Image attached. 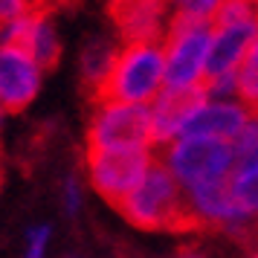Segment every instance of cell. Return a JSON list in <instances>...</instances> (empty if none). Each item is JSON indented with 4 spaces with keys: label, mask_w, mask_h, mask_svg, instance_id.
Returning a JSON list of instances; mask_svg holds the SVG:
<instances>
[{
    "label": "cell",
    "mask_w": 258,
    "mask_h": 258,
    "mask_svg": "<svg viewBox=\"0 0 258 258\" xmlns=\"http://www.w3.org/2000/svg\"><path fill=\"white\" fill-rule=\"evenodd\" d=\"M125 221L140 229H157V232H186L195 229V221L188 215L186 191L177 186V180L168 174L160 160L145 171L140 186L116 206Z\"/></svg>",
    "instance_id": "cell-1"
},
{
    "label": "cell",
    "mask_w": 258,
    "mask_h": 258,
    "mask_svg": "<svg viewBox=\"0 0 258 258\" xmlns=\"http://www.w3.org/2000/svg\"><path fill=\"white\" fill-rule=\"evenodd\" d=\"M165 90V52L163 41L145 44H119L113 70L102 84L96 99L128 102V105H151Z\"/></svg>",
    "instance_id": "cell-2"
},
{
    "label": "cell",
    "mask_w": 258,
    "mask_h": 258,
    "mask_svg": "<svg viewBox=\"0 0 258 258\" xmlns=\"http://www.w3.org/2000/svg\"><path fill=\"white\" fill-rule=\"evenodd\" d=\"M157 160L168 168L183 191L229 183L235 171L232 142L203 140V137H180L157 151Z\"/></svg>",
    "instance_id": "cell-3"
},
{
    "label": "cell",
    "mask_w": 258,
    "mask_h": 258,
    "mask_svg": "<svg viewBox=\"0 0 258 258\" xmlns=\"http://www.w3.org/2000/svg\"><path fill=\"white\" fill-rule=\"evenodd\" d=\"M212 21H195L171 15L163 38L165 90H200L206 82Z\"/></svg>",
    "instance_id": "cell-4"
},
{
    "label": "cell",
    "mask_w": 258,
    "mask_h": 258,
    "mask_svg": "<svg viewBox=\"0 0 258 258\" xmlns=\"http://www.w3.org/2000/svg\"><path fill=\"white\" fill-rule=\"evenodd\" d=\"M87 148H154L148 105L96 99L87 122Z\"/></svg>",
    "instance_id": "cell-5"
},
{
    "label": "cell",
    "mask_w": 258,
    "mask_h": 258,
    "mask_svg": "<svg viewBox=\"0 0 258 258\" xmlns=\"http://www.w3.org/2000/svg\"><path fill=\"white\" fill-rule=\"evenodd\" d=\"M154 163H157L154 148H87L84 151L90 183L113 206H119L140 186V180Z\"/></svg>",
    "instance_id": "cell-6"
},
{
    "label": "cell",
    "mask_w": 258,
    "mask_h": 258,
    "mask_svg": "<svg viewBox=\"0 0 258 258\" xmlns=\"http://www.w3.org/2000/svg\"><path fill=\"white\" fill-rule=\"evenodd\" d=\"M252 107H246L238 99H209L203 96L198 105L188 110L183 122L180 137H203V140H221L235 142L246 128V122L252 119Z\"/></svg>",
    "instance_id": "cell-7"
},
{
    "label": "cell",
    "mask_w": 258,
    "mask_h": 258,
    "mask_svg": "<svg viewBox=\"0 0 258 258\" xmlns=\"http://www.w3.org/2000/svg\"><path fill=\"white\" fill-rule=\"evenodd\" d=\"M44 84V67L24 47L0 44V107L6 113L24 110Z\"/></svg>",
    "instance_id": "cell-8"
},
{
    "label": "cell",
    "mask_w": 258,
    "mask_h": 258,
    "mask_svg": "<svg viewBox=\"0 0 258 258\" xmlns=\"http://www.w3.org/2000/svg\"><path fill=\"white\" fill-rule=\"evenodd\" d=\"M0 44H18L47 70L61 55V38L47 9H29L9 24H0Z\"/></svg>",
    "instance_id": "cell-9"
},
{
    "label": "cell",
    "mask_w": 258,
    "mask_h": 258,
    "mask_svg": "<svg viewBox=\"0 0 258 258\" xmlns=\"http://www.w3.org/2000/svg\"><path fill=\"white\" fill-rule=\"evenodd\" d=\"M110 18L122 44L163 41L171 21V6L168 0H110Z\"/></svg>",
    "instance_id": "cell-10"
},
{
    "label": "cell",
    "mask_w": 258,
    "mask_h": 258,
    "mask_svg": "<svg viewBox=\"0 0 258 258\" xmlns=\"http://www.w3.org/2000/svg\"><path fill=\"white\" fill-rule=\"evenodd\" d=\"M255 35H258V21H244V24H212L209 58H206V82H215V79H235V73L244 64Z\"/></svg>",
    "instance_id": "cell-11"
},
{
    "label": "cell",
    "mask_w": 258,
    "mask_h": 258,
    "mask_svg": "<svg viewBox=\"0 0 258 258\" xmlns=\"http://www.w3.org/2000/svg\"><path fill=\"white\" fill-rule=\"evenodd\" d=\"M200 99H203V87H200V90H163V93L148 105L157 151H160L163 145H168V142L180 140L188 110L198 105Z\"/></svg>",
    "instance_id": "cell-12"
},
{
    "label": "cell",
    "mask_w": 258,
    "mask_h": 258,
    "mask_svg": "<svg viewBox=\"0 0 258 258\" xmlns=\"http://www.w3.org/2000/svg\"><path fill=\"white\" fill-rule=\"evenodd\" d=\"M116 52H119V44L113 38L107 35H93L82 49V76L90 93L99 96L102 84L107 82V76L113 70V61H116Z\"/></svg>",
    "instance_id": "cell-13"
},
{
    "label": "cell",
    "mask_w": 258,
    "mask_h": 258,
    "mask_svg": "<svg viewBox=\"0 0 258 258\" xmlns=\"http://www.w3.org/2000/svg\"><path fill=\"white\" fill-rule=\"evenodd\" d=\"M229 191H232L235 203L258 221V154L235 163V171L229 177Z\"/></svg>",
    "instance_id": "cell-14"
},
{
    "label": "cell",
    "mask_w": 258,
    "mask_h": 258,
    "mask_svg": "<svg viewBox=\"0 0 258 258\" xmlns=\"http://www.w3.org/2000/svg\"><path fill=\"white\" fill-rule=\"evenodd\" d=\"M235 96L238 102H244L246 107L258 110V35L252 41V47L246 52L244 64L235 73Z\"/></svg>",
    "instance_id": "cell-15"
},
{
    "label": "cell",
    "mask_w": 258,
    "mask_h": 258,
    "mask_svg": "<svg viewBox=\"0 0 258 258\" xmlns=\"http://www.w3.org/2000/svg\"><path fill=\"white\" fill-rule=\"evenodd\" d=\"M223 0H168L171 15L195 18V21H215Z\"/></svg>",
    "instance_id": "cell-16"
},
{
    "label": "cell",
    "mask_w": 258,
    "mask_h": 258,
    "mask_svg": "<svg viewBox=\"0 0 258 258\" xmlns=\"http://www.w3.org/2000/svg\"><path fill=\"white\" fill-rule=\"evenodd\" d=\"M49 238H52V229H49V223H32V226L26 229L24 258H47Z\"/></svg>",
    "instance_id": "cell-17"
},
{
    "label": "cell",
    "mask_w": 258,
    "mask_h": 258,
    "mask_svg": "<svg viewBox=\"0 0 258 258\" xmlns=\"http://www.w3.org/2000/svg\"><path fill=\"white\" fill-rule=\"evenodd\" d=\"M84 206V188L79 183V177H64V183H61V209L67 212L70 218H76Z\"/></svg>",
    "instance_id": "cell-18"
},
{
    "label": "cell",
    "mask_w": 258,
    "mask_h": 258,
    "mask_svg": "<svg viewBox=\"0 0 258 258\" xmlns=\"http://www.w3.org/2000/svg\"><path fill=\"white\" fill-rule=\"evenodd\" d=\"M29 0H0V24H9L15 18H21L24 12H29Z\"/></svg>",
    "instance_id": "cell-19"
},
{
    "label": "cell",
    "mask_w": 258,
    "mask_h": 258,
    "mask_svg": "<svg viewBox=\"0 0 258 258\" xmlns=\"http://www.w3.org/2000/svg\"><path fill=\"white\" fill-rule=\"evenodd\" d=\"M177 258H206V255H203V252H198V249H183Z\"/></svg>",
    "instance_id": "cell-20"
},
{
    "label": "cell",
    "mask_w": 258,
    "mask_h": 258,
    "mask_svg": "<svg viewBox=\"0 0 258 258\" xmlns=\"http://www.w3.org/2000/svg\"><path fill=\"white\" fill-rule=\"evenodd\" d=\"M49 3H55V0H29V6H35V9H47Z\"/></svg>",
    "instance_id": "cell-21"
},
{
    "label": "cell",
    "mask_w": 258,
    "mask_h": 258,
    "mask_svg": "<svg viewBox=\"0 0 258 258\" xmlns=\"http://www.w3.org/2000/svg\"><path fill=\"white\" fill-rule=\"evenodd\" d=\"M3 119H6V110H3V107H0V128H3Z\"/></svg>",
    "instance_id": "cell-22"
},
{
    "label": "cell",
    "mask_w": 258,
    "mask_h": 258,
    "mask_svg": "<svg viewBox=\"0 0 258 258\" xmlns=\"http://www.w3.org/2000/svg\"><path fill=\"white\" fill-rule=\"evenodd\" d=\"M249 258H258V246H252V255H249Z\"/></svg>",
    "instance_id": "cell-23"
},
{
    "label": "cell",
    "mask_w": 258,
    "mask_h": 258,
    "mask_svg": "<svg viewBox=\"0 0 258 258\" xmlns=\"http://www.w3.org/2000/svg\"><path fill=\"white\" fill-rule=\"evenodd\" d=\"M0 174H3V163H0Z\"/></svg>",
    "instance_id": "cell-24"
},
{
    "label": "cell",
    "mask_w": 258,
    "mask_h": 258,
    "mask_svg": "<svg viewBox=\"0 0 258 258\" xmlns=\"http://www.w3.org/2000/svg\"><path fill=\"white\" fill-rule=\"evenodd\" d=\"M249 3H255V6H258V0H249Z\"/></svg>",
    "instance_id": "cell-25"
},
{
    "label": "cell",
    "mask_w": 258,
    "mask_h": 258,
    "mask_svg": "<svg viewBox=\"0 0 258 258\" xmlns=\"http://www.w3.org/2000/svg\"><path fill=\"white\" fill-rule=\"evenodd\" d=\"M70 258H76V255H70Z\"/></svg>",
    "instance_id": "cell-26"
},
{
    "label": "cell",
    "mask_w": 258,
    "mask_h": 258,
    "mask_svg": "<svg viewBox=\"0 0 258 258\" xmlns=\"http://www.w3.org/2000/svg\"><path fill=\"white\" fill-rule=\"evenodd\" d=\"M255 113H258V110H255Z\"/></svg>",
    "instance_id": "cell-27"
}]
</instances>
